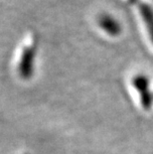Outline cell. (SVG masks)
<instances>
[{
  "instance_id": "1",
  "label": "cell",
  "mask_w": 153,
  "mask_h": 154,
  "mask_svg": "<svg viewBox=\"0 0 153 154\" xmlns=\"http://www.w3.org/2000/svg\"><path fill=\"white\" fill-rule=\"evenodd\" d=\"M97 24L99 28L112 37H118L121 34L122 26L120 22L116 19L115 16L109 14V13H103L99 15L97 19Z\"/></svg>"
},
{
  "instance_id": "2",
  "label": "cell",
  "mask_w": 153,
  "mask_h": 154,
  "mask_svg": "<svg viewBox=\"0 0 153 154\" xmlns=\"http://www.w3.org/2000/svg\"><path fill=\"white\" fill-rule=\"evenodd\" d=\"M138 10L143 22L145 24L146 30L153 43V8L147 3H139Z\"/></svg>"
},
{
  "instance_id": "3",
  "label": "cell",
  "mask_w": 153,
  "mask_h": 154,
  "mask_svg": "<svg viewBox=\"0 0 153 154\" xmlns=\"http://www.w3.org/2000/svg\"><path fill=\"white\" fill-rule=\"evenodd\" d=\"M35 55V50L33 47L26 48L23 51L20 63V71L23 75H29L32 71V66H33V59Z\"/></svg>"
}]
</instances>
